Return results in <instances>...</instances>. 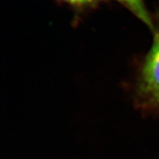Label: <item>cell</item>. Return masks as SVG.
<instances>
[{"label":"cell","mask_w":159,"mask_h":159,"mask_svg":"<svg viewBox=\"0 0 159 159\" xmlns=\"http://www.w3.org/2000/svg\"><path fill=\"white\" fill-rule=\"evenodd\" d=\"M70 4L76 5V6H84V5H88L95 2L97 0H63Z\"/></svg>","instance_id":"3"},{"label":"cell","mask_w":159,"mask_h":159,"mask_svg":"<svg viewBox=\"0 0 159 159\" xmlns=\"http://www.w3.org/2000/svg\"><path fill=\"white\" fill-rule=\"evenodd\" d=\"M154 32L152 45L142 68L141 88L155 99L159 96V18Z\"/></svg>","instance_id":"1"},{"label":"cell","mask_w":159,"mask_h":159,"mask_svg":"<svg viewBox=\"0 0 159 159\" xmlns=\"http://www.w3.org/2000/svg\"><path fill=\"white\" fill-rule=\"evenodd\" d=\"M155 100L156 102H157L159 103V96H158V97H157V98H155Z\"/></svg>","instance_id":"4"},{"label":"cell","mask_w":159,"mask_h":159,"mask_svg":"<svg viewBox=\"0 0 159 159\" xmlns=\"http://www.w3.org/2000/svg\"><path fill=\"white\" fill-rule=\"evenodd\" d=\"M129 9L141 21L146 24L151 30L155 31V27L153 26L151 19L147 10L145 8L143 0H117Z\"/></svg>","instance_id":"2"}]
</instances>
